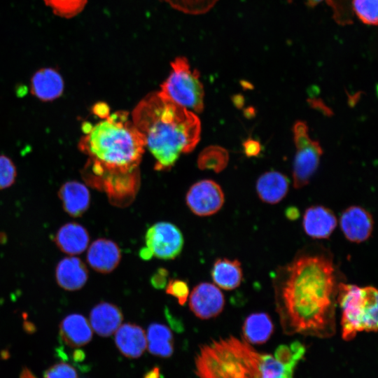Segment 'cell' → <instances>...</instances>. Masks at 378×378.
Returning a JSON list of instances; mask_svg holds the SVG:
<instances>
[{"label":"cell","mask_w":378,"mask_h":378,"mask_svg":"<svg viewBox=\"0 0 378 378\" xmlns=\"http://www.w3.org/2000/svg\"><path fill=\"white\" fill-rule=\"evenodd\" d=\"M168 276L169 272L166 268L159 267L151 276L150 284L156 289H162L168 282Z\"/></svg>","instance_id":"cell-33"},{"label":"cell","mask_w":378,"mask_h":378,"mask_svg":"<svg viewBox=\"0 0 378 378\" xmlns=\"http://www.w3.org/2000/svg\"><path fill=\"white\" fill-rule=\"evenodd\" d=\"M160 368L158 367H154L145 374L144 378H160Z\"/></svg>","instance_id":"cell-37"},{"label":"cell","mask_w":378,"mask_h":378,"mask_svg":"<svg viewBox=\"0 0 378 378\" xmlns=\"http://www.w3.org/2000/svg\"><path fill=\"white\" fill-rule=\"evenodd\" d=\"M20 378H37L34 374L27 368H24L20 375Z\"/></svg>","instance_id":"cell-41"},{"label":"cell","mask_w":378,"mask_h":378,"mask_svg":"<svg viewBox=\"0 0 378 378\" xmlns=\"http://www.w3.org/2000/svg\"><path fill=\"white\" fill-rule=\"evenodd\" d=\"M165 293L176 298L180 305H184L189 296V287L183 279H172L165 286Z\"/></svg>","instance_id":"cell-30"},{"label":"cell","mask_w":378,"mask_h":378,"mask_svg":"<svg viewBox=\"0 0 378 378\" xmlns=\"http://www.w3.org/2000/svg\"><path fill=\"white\" fill-rule=\"evenodd\" d=\"M77 372L71 365L62 362L48 368L44 374V378H77Z\"/></svg>","instance_id":"cell-31"},{"label":"cell","mask_w":378,"mask_h":378,"mask_svg":"<svg viewBox=\"0 0 378 378\" xmlns=\"http://www.w3.org/2000/svg\"><path fill=\"white\" fill-rule=\"evenodd\" d=\"M308 129V126L304 121L297 120L293 124L292 130L294 144L297 149L310 144L313 141L309 136Z\"/></svg>","instance_id":"cell-32"},{"label":"cell","mask_w":378,"mask_h":378,"mask_svg":"<svg viewBox=\"0 0 378 378\" xmlns=\"http://www.w3.org/2000/svg\"><path fill=\"white\" fill-rule=\"evenodd\" d=\"M123 315L116 305L102 302L95 305L90 313V324L101 337H109L121 326Z\"/></svg>","instance_id":"cell-19"},{"label":"cell","mask_w":378,"mask_h":378,"mask_svg":"<svg viewBox=\"0 0 378 378\" xmlns=\"http://www.w3.org/2000/svg\"><path fill=\"white\" fill-rule=\"evenodd\" d=\"M323 148L318 141L297 149L294 159L293 178V186L300 189L307 186L316 171Z\"/></svg>","instance_id":"cell-13"},{"label":"cell","mask_w":378,"mask_h":378,"mask_svg":"<svg viewBox=\"0 0 378 378\" xmlns=\"http://www.w3.org/2000/svg\"><path fill=\"white\" fill-rule=\"evenodd\" d=\"M89 241L88 230L75 222L63 225L54 237V241L59 250L69 255H77L85 251Z\"/></svg>","instance_id":"cell-21"},{"label":"cell","mask_w":378,"mask_h":378,"mask_svg":"<svg viewBox=\"0 0 378 378\" xmlns=\"http://www.w3.org/2000/svg\"><path fill=\"white\" fill-rule=\"evenodd\" d=\"M115 343L125 357L137 358L147 347L146 333L138 325L127 323L121 325L115 332Z\"/></svg>","instance_id":"cell-16"},{"label":"cell","mask_w":378,"mask_h":378,"mask_svg":"<svg viewBox=\"0 0 378 378\" xmlns=\"http://www.w3.org/2000/svg\"><path fill=\"white\" fill-rule=\"evenodd\" d=\"M211 275L218 288L234 290L240 286L243 279L241 262L236 259L218 258L213 265Z\"/></svg>","instance_id":"cell-23"},{"label":"cell","mask_w":378,"mask_h":378,"mask_svg":"<svg viewBox=\"0 0 378 378\" xmlns=\"http://www.w3.org/2000/svg\"><path fill=\"white\" fill-rule=\"evenodd\" d=\"M244 114L248 118H253L255 115V109L253 106H249L244 110Z\"/></svg>","instance_id":"cell-42"},{"label":"cell","mask_w":378,"mask_h":378,"mask_svg":"<svg viewBox=\"0 0 378 378\" xmlns=\"http://www.w3.org/2000/svg\"><path fill=\"white\" fill-rule=\"evenodd\" d=\"M172 8L191 15H204L209 12L219 0H158Z\"/></svg>","instance_id":"cell-26"},{"label":"cell","mask_w":378,"mask_h":378,"mask_svg":"<svg viewBox=\"0 0 378 378\" xmlns=\"http://www.w3.org/2000/svg\"><path fill=\"white\" fill-rule=\"evenodd\" d=\"M242 86L244 87V88H246V89H252L253 88V86L248 83H246V82H243V84H241Z\"/></svg>","instance_id":"cell-44"},{"label":"cell","mask_w":378,"mask_h":378,"mask_svg":"<svg viewBox=\"0 0 378 378\" xmlns=\"http://www.w3.org/2000/svg\"><path fill=\"white\" fill-rule=\"evenodd\" d=\"M145 242L153 256L162 260H173L181 253L184 239L177 226L163 221L148 228Z\"/></svg>","instance_id":"cell-7"},{"label":"cell","mask_w":378,"mask_h":378,"mask_svg":"<svg viewBox=\"0 0 378 378\" xmlns=\"http://www.w3.org/2000/svg\"><path fill=\"white\" fill-rule=\"evenodd\" d=\"M139 255L144 260H148L153 257L151 253L146 247H144L140 250Z\"/></svg>","instance_id":"cell-40"},{"label":"cell","mask_w":378,"mask_h":378,"mask_svg":"<svg viewBox=\"0 0 378 378\" xmlns=\"http://www.w3.org/2000/svg\"><path fill=\"white\" fill-rule=\"evenodd\" d=\"M169 76L161 85V92L177 104L196 113L204 108V91L200 72L192 69L188 59L177 57L170 64Z\"/></svg>","instance_id":"cell-6"},{"label":"cell","mask_w":378,"mask_h":378,"mask_svg":"<svg viewBox=\"0 0 378 378\" xmlns=\"http://www.w3.org/2000/svg\"><path fill=\"white\" fill-rule=\"evenodd\" d=\"M286 214L288 218L294 220L298 217L299 211L295 207H289L286 209Z\"/></svg>","instance_id":"cell-38"},{"label":"cell","mask_w":378,"mask_h":378,"mask_svg":"<svg viewBox=\"0 0 378 378\" xmlns=\"http://www.w3.org/2000/svg\"><path fill=\"white\" fill-rule=\"evenodd\" d=\"M17 168L8 156L0 154V190L12 186L17 178Z\"/></svg>","instance_id":"cell-29"},{"label":"cell","mask_w":378,"mask_h":378,"mask_svg":"<svg viewBox=\"0 0 378 378\" xmlns=\"http://www.w3.org/2000/svg\"><path fill=\"white\" fill-rule=\"evenodd\" d=\"M190 211L199 216L217 213L223 206L225 195L220 186L212 180H202L193 184L186 197Z\"/></svg>","instance_id":"cell-9"},{"label":"cell","mask_w":378,"mask_h":378,"mask_svg":"<svg viewBox=\"0 0 378 378\" xmlns=\"http://www.w3.org/2000/svg\"><path fill=\"white\" fill-rule=\"evenodd\" d=\"M131 119L159 171L170 169L181 155L192 151L200 141L201 123L196 113L161 91L144 97L132 112Z\"/></svg>","instance_id":"cell-3"},{"label":"cell","mask_w":378,"mask_h":378,"mask_svg":"<svg viewBox=\"0 0 378 378\" xmlns=\"http://www.w3.org/2000/svg\"><path fill=\"white\" fill-rule=\"evenodd\" d=\"M121 260V251L118 245L111 239L99 238L90 246L87 261L95 271L108 274L113 271Z\"/></svg>","instance_id":"cell-14"},{"label":"cell","mask_w":378,"mask_h":378,"mask_svg":"<svg viewBox=\"0 0 378 378\" xmlns=\"http://www.w3.org/2000/svg\"><path fill=\"white\" fill-rule=\"evenodd\" d=\"M233 102L237 108H241L244 104V98L241 94H237L233 97Z\"/></svg>","instance_id":"cell-39"},{"label":"cell","mask_w":378,"mask_h":378,"mask_svg":"<svg viewBox=\"0 0 378 378\" xmlns=\"http://www.w3.org/2000/svg\"><path fill=\"white\" fill-rule=\"evenodd\" d=\"M323 1V0H307V3L310 6H314Z\"/></svg>","instance_id":"cell-43"},{"label":"cell","mask_w":378,"mask_h":378,"mask_svg":"<svg viewBox=\"0 0 378 378\" xmlns=\"http://www.w3.org/2000/svg\"><path fill=\"white\" fill-rule=\"evenodd\" d=\"M289 188L288 178L283 174L270 171L262 174L256 182L257 194L263 202L274 204L287 195Z\"/></svg>","instance_id":"cell-22"},{"label":"cell","mask_w":378,"mask_h":378,"mask_svg":"<svg viewBox=\"0 0 378 378\" xmlns=\"http://www.w3.org/2000/svg\"><path fill=\"white\" fill-rule=\"evenodd\" d=\"M88 274L84 262L76 257L63 258L58 262L55 270L57 284L69 291L83 288L88 281Z\"/></svg>","instance_id":"cell-18"},{"label":"cell","mask_w":378,"mask_h":378,"mask_svg":"<svg viewBox=\"0 0 378 378\" xmlns=\"http://www.w3.org/2000/svg\"><path fill=\"white\" fill-rule=\"evenodd\" d=\"M261 355L244 339L219 338L200 347L195 373L199 378H260Z\"/></svg>","instance_id":"cell-4"},{"label":"cell","mask_w":378,"mask_h":378,"mask_svg":"<svg viewBox=\"0 0 378 378\" xmlns=\"http://www.w3.org/2000/svg\"><path fill=\"white\" fill-rule=\"evenodd\" d=\"M93 113L100 118H104L109 114L108 106L104 103H97L92 108Z\"/></svg>","instance_id":"cell-36"},{"label":"cell","mask_w":378,"mask_h":378,"mask_svg":"<svg viewBox=\"0 0 378 378\" xmlns=\"http://www.w3.org/2000/svg\"><path fill=\"white\" fill-rule=\"evenodd\" d=\"M304 353V346L296 341L279 346L274 355L262 354L260 378H293L295 368Z\"/></svg>","instance_id":"cell-8"},{"label":"cell","mask_w":378,"mask_h":378,"mask_svg":"<svg viewBox=\"0 0 378 378\" xmlns=\"http://www.w3.org/2000/svg\"><path fill=\"white\" fill-rule=\"evenodd\" d=\"M308 103L310 106L327 116L332 115V110L328 107L321 99H309Z\"/></svg>","instance_id":"cell-35"},{"label":"cell","mask_w":378,"mask_h":378,"mask_svg":"<svg viewBox=\"0 0 378 378\" xmlns=\"http://www.w3.org/2000/svg\"><path fill=\"white\" fill-rule=\"evenodd\" d=\"M341 309L342 337L345 341L353 340L363 331L377 330L378 294L376 288L341 281L337 298Z\"/></svg>","instance_id":"cell-5"},{"label":"cell","mask_w":378,"mask_h":378,"mask_svg":"<svg viewBox=\"0 0 378 378\" xmlns=\"http://www.w3.org/2000/svg\"><path fill=\"white\" fill-rule=\"evenodd\" d=\"M242 145L244 153L248 158L256 157L261 152V144L260 141L251 137L247 138L243 142Z\"/></svg>","instance_id":"cell-34"},{"label":"cell","mask_w":378,"mask_h":378,"mask_svg":"<svg viewBox=\"0 0 378 378\" xmlns=\"http://www.w3.org/2000/svg\"><path fill=\"white\" fill-rule=\"evenodd\" d=\"M64 80L55 68L43 67L38 69L30 79V92L37 99L52 102L59 98L64 91Z\"/></svg>","instance_id":"cell-12"},{"label":"cell","mask_w":378,"mask_h":378,"mask_svg":"<svg viewBox=\"0 0 378 378\" xmlns=\"http://www.w3.org/2000/svg\"><path fill=\"white\" fill-rule=\"evenodd\" d=\"M337 225V220L335 214L323 206H312L306 209L303 215L304 231L313 239L329 238Z\"/></svg>","instance_id":"cell-15"},{"label":"cell","mask_w":378,"mask_h":378,"mask_svg":"<svg viewBox=\"0 0 378 378\" xmlns=\"http://www.w3.org/2000/svg\"><path fill=\"white\" fill-rule=\"evenodd\" d=\"M58 197L64 211L72 217L81 216L90 206L89 190L85 184L77 181L64 183L58 190Z\"/></svg>","instance_id":"cell-17"},{"label":"cell","mask_w":378,"mask_h":378,"mask_svg":"<svg viewBox=\"0 0 378 378\" xmlns=\"http://www.w3.org/2000/svg\"><path fill=\"white\" fill-rule=\"evenodd\" d=\"M59 336L68 346L80 347L91 341L92 330L85 316L79 314H72L61 321Z\"/></svg>","instance_id":"cell-20"},{"label":"cell","mask_w":378,"mask_h":378,"mask_svg":"<svg viewBox=\"0 0 378 378\" xmlns=\"http://www.w3.org/2000/svg\"><path fill=\"white\" fill-rule=\"evenodd\" d=\"M101 119L94 125L87 123L78 145L88 157L83 176L86 183L104 191L112 205L126 207L139 190L145 142L127 112Z\"/></svg>","instance_id":"cell-2"},{"label":"cell","mask_w":378,"mask_h":378,"mask_svg":"<svg viewBox=\"0 0 378 378\" xmlns=\"http://www.w3.org/2000/svg\"><path fill=\"white\" fill-rule=\"evenodd\" d=\"M354 10L358 18L368 25H377L378 0H353Z\"/></svg>","instance_id":"cell-28"},{"label":"cell","mask_w":378,"mask_h":378,"mask_svg":"<svg viewBox=\"0 0 378 378\" xmlns=\"http://www.w3.org/2000/svg\"><path fill=\"white\" fill-rule=\"evenodd\" d=\"M340 282L333 258L326 250L301 251L278 268L273 288L284 332L319 338L333 336Z\"/></svg>","instance_id":"cell-1"},{"label":"cell","mask_w":378,"mask_h":378,"mask_svg":"<svg viewBox=\"0 0 378 378\" xmlns=\"http://www.w3.org/2000/svg\"><path fill=\"white\" fill-rule=\"evenodd\" d=\"M148 351L156 356L169 358L174 353V337L171 330L166 326L153 323L146 334Z\"/></svg>","instance_id":"cell-25"},{"label":"cell","mask_w":378,"mask_h":378,"mask_svg":"<svg viewBox=\"0 0 378 378\" xmlns=\"http://www.w3.org/2000/svg\"><path fill=\"white\" fill-rule=\"evenodd\" d=\"M342 232L347 240L362 243L372 234L374 220L371 214L359 206H351L342 214L340 219Z\"/></svg>","instance_id":"cell-11"},{"label":"cell","mask_w":378,"mask_h":378,"mask_svg":"<svg viewBox=\"0 0 378 378\" xmlns=\"http://www.w3.org/2000/svg\"><path fill=\"white\" fill-rule=\"evenodd\" d=\"M43 1L55 15L67 19L78 15L88 3V0H43Z\"/></svg>","instance_id":"cell-27"},{"label":"cell","mask_w":378,"mask_h":378,"mask_svg":"<svg viewBox=\"0 0 378 378\" xmlns=\"http://www.w3.org/2000/svg\"><path fill=\"white\" fill-rule=\"evenodd\" d=\"M244 339L251 344L266 342L272 335L274 325L270 316L264 312L248 315L243 324Z\"/></svg>","instance_id":"cell-24"},{"label":"cell","mask_w":378,"mask_h":378,"mask_svg":"<svg viewBox=\"0 0 378 378\" xmlns=\"http://www.w3.org/2000/svg\"><path fill=\"white\" fill-rule=\"evenodd\" d=\"M225 297L216 285L202 282L191 291L189 307L199 318L207 320L219 315L225 307Z\"/></svg>","instance_id":"cell-10"}]
</instances>
